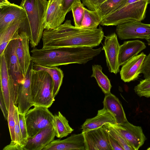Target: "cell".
Returning a JSON list of instances; mask_svg holds the SVG:
<instances>
[{
  "mask_svg": "<svg viewBox=\"0 0 150 150\" xmlns=\"http://www.w3.org/2000/svg\"><path fill=\"white\" fill-rule=\"evenodd\" d=\"M104 37L103 28L84 29L73 25L70 20L53 29L45 30L42 40V48L87 47L98 46Z\"/></svg>",
  "mask_w": 150,
  "mask_h": 150,
  "instance_id": "cell-1",
  "label": "cell"
},
{
  "mask_svg": "<svg viewBox=\"0 0 150 150\" xmlns=\"http://www.w3.org/2000/svg\"><path fill=\"white\" fill-rule=\"evenodd\" d=\"M102 50L101 47L96 49L87 47H34L31 52L34 64L51 67L73 63L84 64L99 55Z\"/></svg>",
  "mask_w": 150,
  "mask_h": 150,
  "instance_id": "cell-2",
  "label": "cell"
},
{
  "mask_svg": "<svg viewBox=\"0 0 150 150\" xmlns=\"http://www.w3.org/2000/svg\"><path fill=\"white\" fill-rule=\"evenodd\" d=\"M48 4L47 0H22L20 6L24 9L27 15L25 32L33 48L38 45L42 39L45 29L43 23Z\"/></svg>",
  "mask_w": 150,
  "mask_h": 150,
  "instance_id": "cell-3",
  "label": "cell"
},
{
  "mask_svg": "<svg viewBox=\"0 0 150 150\" xmlns=\"http://www.w3.org/2000/svg\"><path fill=\"white\" fill-rule=\"evenodd\" d=\"M148 0H128L122 7L102 20L103 26L115 25L126 22L141 21L146 17Z\"/></svg>",
  "mask_w": 150,
  "mask_h": 150,
  "instance_id": "cell-4",
  "label": "cell"
},
{
  "mask_svg": "<svg viewBox=\"0 0 150 150\" xmlns=\"http://www.w3.org/2000/svg\"><path fill=\"white\" fill-rule=\"evenodd\" d=\"M53 81L46 71L32 69L31 96L33 106L50 108L55 101L52 95Z\"/></svg>",
  "mask_w": 150,
  "mask_h": 150,
  "instance_id": "cell-5",
  "label": "cell"
},
{
  "mask_svg": "<svg viewBox=\"0 0 150 150\" xmlns=\"http://www.w3.org/2000/svg\"><path fill=\"white\" fill-rule=\"evenodd\" d=\"M18 38L10 41L3 53L8 74L10 98L12 99L14 104L16 103L19 85L24 82L25 79L16 52Z\"/></svg>",
  "mask_w": 150,
  "mask_h": 150,
  "instance_id": "cell-6",
  "label": "cell"
},
{
  "mask_svg": "<svg viewBox=\"0 0 150 150\" xmlns=\"http://www.w3.org/2000/svg\"><path fill=\"white\" fill-rule=\"evenodd\" d=\"M25 117L28 138L43 129L53 126L54 115L46 107L35 106L26 112Z\"/></svg>",
  "mask_w": 150,
  "mask_h": 150,
  "instance_id": "cell-7",
  "label": "cell"
},
{
  "mask_svg": "<svg viewBox=\"0 0 150 150\" xmlns=\"http://www.w3.org/2000/svg\"><path fill=\"white\" fill-rule=\"evenodd\" d=\"M116 32L121 40L144 39L150 45V24L141 21L126 22L117 25Z\"/></svg>",
  "mask_w": 150,
  "mask_h": 150,
  "instance_id": "cell-8",
  "label": "cell"
},
{
  "mask_svg": "<svg viewBox=\"0 0 150 150\" xmlns=\"http://www.w3.org/2000/svg\"><path fill=\"white\" fill-rule=\"evenodd\" d=\"M126 141L134 150H138L146 140L141 127L135 126L128 120L121 124H109Z\"/></svg>",
  "mask_w": 150,
  "mask_h": 150,
  "instance_id": "cell-9",
  "label": "cell"
},
{
  "mask_svg": "<svg viewBox=\"0 0 150 150\" xmlns=\"http://www.w3.org/2000/svg\"><path fill=\"white\" fill-rule=\"evenodd\" d=\"M82 133L85 150H112L110 144L109 134L104 125Z\"/></svg>",
  "mask_w": 150,
  "mask_h": 150,
  "instance_id": "cell-10",
  "label": "cell"
},
{
  "mask_svg": "<svg viewBox=\"0 0 150 150\" xmlns=\"http://www.w3.org/2000/svg\"><path fill=\"white\" fill-rule=\"evenodd\" d=\"M120 45L115 33L105 37L102 48L104 51L107 66L109 71L117 74L120 71L118 57Z\"/></svg>",
  "mask_w": 150,
  "mask_h": 150,
  "instance_id": "cell-11",
  "label": "cell"
},
{
  "mask_svg": "<svg viewBox=\"0 0 150 150\" xmlns=\"http://www.w3.org/2000/svg\"><path fill=\"white\" fill-rule=\"evenodd\" d=\"M27 18L25 11L21 6L10 2L0 6V33L14 21L25 22Z\"/></svg>",
  "mask_w": 150,
  "mask_h": 150,
  "instance_id": "cell-12",
  "label": "cell"
},
{
  "mask_svg": "<svg viewBox=\"0 0 150 150\" xmlns=\"http://www.w3.org/2000/svg\"><path fill=\"white\" fill-rule=\"evenodd\" d=\"M34 63L32 61L24 82L19 86L15 105L18 112L25 114L33 105L31 96V82L32 69Z\"/></svg>",
  "mask_w": 150,
  "mask_h": 150,
  "instance_id": "cell-13",
  "label": "cell"
},
{
  "mask_svg": "<svg viewBox=\"0 0 150 150\" xmlns=\"http://www.w3.org/2000/svg\"><path fill=\"white\" fill-rule=\"evenodd\" d=\"M62 0H49L43 21L44 29H55L62 24L65 20Z\"/></svg>",
  "mask_w": 150,
  "mask_h": 150,
  "instance_id": "cell-14",
  "label": "cell"
},
{
  "mask_svg": "<svg viewBox=\"0 0 150 150\" xmlns=\"http://www.w3.org/2000/svg\"><path fill=\"white\" fill-rule=\"evenodd\" d=\"M29 38L27 33L19 34L16 49V55L23 75L25 78L32 62L29 50Z\"/></svg>",
  "mask_w": 150,
  "mask_h": 150,
  "instance_id": "cell-15",
  "label": "cell"
},
{
  "mask_svg": "<svg viewBox=\"0 0 150 150\" xmlns=\"http://www.w3.org/2000/svg\"><path fill=\"white\" fill-rule=\"evenodd\" d=\"M85 150L83 134L71 135L67 138L53 140L42 150Z\"/></svg>",
  "mask_w": 150,
  "mask_h": 150,
  "instance_id": "cell-16",
  "label": "cell"
},
{
  "mask_svg": "<svg viewBox=\"0 0 150 150\" xmlns=\"http://www.w3.org/2000/svg\"><path fill=\"white\" fill-rule=\"evenodd\" d=\"M146 55L143 52L131 58L124 64L121 69V78L125 82H129L137 79Z\"/></svg>",
  "mask_w": 150,
  "mask_h": 150,
  "instance_id": "cell-17",
  "label": "cell"
},
{
  "mask_svg": "<svg viewBox=\"0 0 150 150\" xmlns=\"http://www.w3.org/2000/svg\"><path fill=\"white\" fill-rule=\"evenodd\" d=\"M56 134L53 126L43 129L33 137L28 139L24 150H42L54 140Z\"/></svg>",
  "mask_w": 150,
  "mask_h": 150,
  "instance_id": "cell-18",
  "label": "cell"
},
{
  "mask_svg": "<svg viewBox=\"0 0 150 150\" xmlns=\"http://www.w3.org/2000/svg\"><path fill=\"white\" fill-rule=\"evenodd\" d=\"M107 124H116V121L113 115L103 107L98 111L96 116L86 120L81 126L82 133L98 129Z\"/></svg>",
  "mask_w": 150,
  "mask_h": 150,
  "instance_id": "cell-19",
  "label": "cell"
},
{
  "mask_svg": "<svg viewBox=\"0 0 150 150\" xmlns=\"http://www.w3.org/2000/svg\"><path fill=\"white\" fill-rule=\"evenodd\" d=\"M146 47L144 43L139 40L124 42L120 45L118 57L119 65H123Z\"/></svg>",
  "mask_w": 150,
  "mask_h": 150,
  "instance_id": "cell-20",
  "label": "cell"
},
{
  "mask_svg": "<svg viewBox=\"0 0 150 150\" xmlns=\"http://www.w3.org/2000/svg\"><path fill=\"white\" fill-rule=\"evenodd\" d=\"M103 103V107L114 117L116 124H121L127 121L121 103L114 95L111 93L106 94Z\"/></svg>",
  "mask_w": 150,
  "mask_h": 150,
  "instance_id": "cell-21",
  "label": "cell"
},
{
  "mask_svg": "<svg viewBox=\"0 0 150 150\" xmlns=\"http://www.w3.org/2000/svg\"><path fill=\"white\" fill-rule=\"evenodd\" d=\"M24 23L21 21H14L2 33H0V56L3 54L10 41L18 37L19 29Z\"/></svg>",
  "mask_w": 150,
  "mask_h": 150,
  "instance_id": "cell-22",
  "label": "cell"
},
{
  "mask_svg": "<svg viewBox=\"0 0 150 150\" xmlns=\"http://www.w3.org/2000/svg\"><path fill=\"white\" fill-rule=\"evenodd\" d=\"M0 92L1 93L7 110L8 111L10 100L9 77L4 54L0 56Z\"/></svg>",
  "mask_w": 150,
  "mask_h": 150,
  "instance_id": "cell-23",
  "label": "cell"
},
{
  "mask_svg": "<svg viewBox=\"0 0 150 150\" xmlns=\"http://www.w3.org/2000/svg\"><path fill=\"white\" fill-rule=\"evenodd\" d=\"M33 68L37 70L45 71L50 75L53 81V96L55 98L58 93L62 83L64 77L62 70L57 67H46L34 63Z\"/></svg>",
  "mask_w": 150,
  "mask_h": 150,
  "instance_id": "cell-24",
  "label": "cell"
},
{
  "mask_svg": "<svg viewBox=\"0 0 150 150\" xmlns=\"http://www.w3.org/2000/svg\"><path fill=\"white\" fill-rule=\"evenodd\" d=\"M53 127L56 134V136L58 138L66 137L74 130L69 125L68 120L59 111L54 115Z\"/></svg>",
  "mask_w": 150,
  "mask_h": 150,
  "instance_id": "cell-25",
  "label": "cell"
},
{
  "mask_svg": "<svg viewBox=\"0 0 150 150\" xmlns=\"http://www.w3.org/2000/svg\"><path fill=\"white\" fill-rule=\"evenodd\" d=\"M128 0H107L96 9L99 16L102 20L108 15L123 6Z\"/></svg>",
  "mask_w": 150,
  "mask_h": 150,
  "instance_id": "cell-26",
  "label": "cell"
},
{
  "mask_svg": "<svg viewBox=\"0 0 150 150\" xmlns=\"http://www.w3.org/2000/svg\"><path fill=\"white\" fill-rule=\"evenodd\" d=\"M92 74L91 77H94L99 86L105 94L110 93L112 87L110 81L107 76L102 72V68L100 65L95 64L92 67Z\"/></svg>",
  "mask_w": 150,
  "mask_h": 150,
  "instance_id": "cell-27",
  "label": "cell"
},
{
  "mask_svg": "<svg viewBox=\"0 0 150 150\" xmlns=\"http://www.w3.org/2000/svg\"><path fill=\"white\" fill-rule=\"evenodd\" d=\"M101 21L96 11L91 10L85 8L81 28L88 29H96Z\"/></svg>",
  "mask_w": 150,
  "mask_h": 150,
  "instance_id": "cell-28",
  "label": "cell"
},
{
  "mask_svg": "<svg viewBox=\"0 0 150 150\" xmlns=\"http://www.w3.org/2000/svg\"><path fill=\"white\" fill-rule=\"evenodd\" d=\"M85 7L81 1L77 2L73 6L72 11L75 26L81 28L84 14Z\"/></svg>",
  "mask_w": 150,
  "mask_h": 150,
  "instance_id": "cell-29",
  "label": "cell"
},
{
  "mask_svg": "<svg viewBox=\"0 0 150 150\" xmlns=\"http://www.w3.org/2000/svg\"><path fill=\"white\" fill-rule=\"evenodd\" d=\"M7 121L8 122L11 141L15 142V108L13 100L10 98Z\"/></svg>",
  "mask_w": 150,
  "mask_h": 150,
  "instance_id": "cell-30",
  "label": "cell"
},
{
  "mask_svg": "<svg viewBox=\"0 0 150 150\" xmlns=\"http://www.w3.org/2000/svg\"><path fill=\"white\" fill-rule=\"evenodd\" d=\"M109 134L117 141L124 150H134L126 141L109 124L104 125Z\"/></svg>",
  "mask_w": 150,
  "mask_h": 150,
  "instance_id": "cell-31",
  "label": "cell"
},
{
  "mask_svg": "<svg viewBox=\"0 0 150 150\" xmlns=\"http://www.w3.org/2000/svg\"><path fill=\"white\" fill-rule=\"evenodd\" d=\"M135 93L139 97H150V80L144 79L135 86Z\"/></svg>",
  "mask_w": 150,
  "mask_h": 150,
  "instance_id": "cell-32",
  "label": "cell"
},
{
  "mask_svg": "<svg viewBox=\"0 0 150 150\" xmlns=\"http://www.w3.org/2000/svg\"><path fill=\"white\" fill-rule=\"evenodd\" d=\"M25 115V114L21 113L19 112H18L19 124L23 141L24 146L27 143L28 138Z\"/></svg>",
  "mask_w": 150,
  "mask_h": 150,
  "instance_id": "cell-33",
  "label": "cell"
},
{
  "mask_svg": "<svg viewBox=\"0 0 150 150\" xmlns=\"http://www.w3.org/2000/svg\"><path fill=\"white\" fill-rule=\"evenodd\" d=\"M15 142L20 144L23 147L24 145L19 124L18 109L17 106L15 105Z\"/></svg>",
  "mask_w": 150,
  "mask_h": 150,
  "instance_id": "cell-34",
  "label": "cell"
},
{
  "mask_svg": "<svg viewBox=\"0 0 150 150\" xmlns=\"http://www.w3.org/2000/svg\"><path fill=\"white\" fill-rule=\"evenodd\" d=\"M141 73L144 75L145 79L150 80V52L145 58L142 67Z\"/></svg>",
  "mask_w": 150,
  "mask_h": 150,
  "instance_id": "cell-35",
  "label": "cell"
},
{
  "mask_svg": "<svg viewBox=\"0 0 150 150\" xmlns=\"http://www.w3.org/2000/svg\"><path fill=\"white\" fill-rule=\"evenodd\" d=\"M107 0H81L83 5L92 11H96L98 7Z\"/></svg>",
  "mask_w": 150,
  "mask_h": 150,
  "instance_id": "cell-36",
  "label": "cell"
},
{
  "mask_svg": "<svg viewBox=\"0 0 150 150\" xmlns=\"http://www.w3.org/2000/svg\"><path fill=\"white\" fill-rule=\"evenodd\" d=\"M81 1V0H62V5L63 15L65 17L67 14L71 11L72 7L76 2Z\"/></svg>",
  "mask_w": 150,
  "mask_h": 150,
  "instance_id": "cell-37",
  "label": "cell"
},
{
  "mask_svg": "<svg viewBox=\"0 0 150 150\" xmlns=\"http://www.w3.org/2000/svg\"><path fill=\"white\" fill-rule=\"evenodd\" d=\"M3 150H24L23 147L19 144L14 141L11 142L10 144L6 146Z\"/></svg>",
  "mask_w": 150,
  "mask_h": 150,
  "instance_id": "cell-38",
  "label": "cell"
},
{
  "mask_svg": "<svg viewBox=\"0 0 150 150\" xmlns=\"http://www.w3.org/2000/svg\"><path fill=\"white\" fill-rule=\"evenodd\" d=\"M0 106L5 120H8V111L7 110L1 93L0 92Z\"/></svg>",
  "mask_w": 150,
  "mask_h": 150,
  "instance_id": "cell-39",
  "label": "cell"
},
{
  "mask_svg": "<svg viewBox=\"0 0 150 150\" xmlns=\"http://www.w3.org/2000/svg\"><path fill=\"white\" fill-rule=\"evenodd\" d=\"M109 139L112 150H124L118 142L110 134Z\"/></svg>",
  "mask_w": 150,
  "mask_h": 150,
  "instance_id": "cell-40",
  "label": "cell"
},
{
  "mask_svg": "<svg viewBox=\"0 0 150 150\" xmlns=\"http://www.w3.org/2000/svg\"><path fill=\"white\" fill-rule=\"evenodd\" d=\"M9 2L7 0H0V6L5 5Z\"/></svg>",
  "mask_w": 150,
  "mask_h": 150,
  "instance_id": "cell-41",
  "label": "cell"
},
{
  "mask_svg": "<svg viewBox=\"0 0 150 150\" xmlns=\"http://www.w3.org/2000/svg\"><path fill=\"white\" fill-rule=\"evenodd\" d=\"M147 150H150V147L148 149H147Z\"/></svg>",
  "mask_w": 150,
  "mask_h": 150,
  "instance_id": "cell-42",
  "label": "cell"
}]
</instances>
